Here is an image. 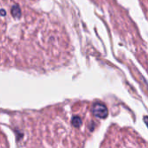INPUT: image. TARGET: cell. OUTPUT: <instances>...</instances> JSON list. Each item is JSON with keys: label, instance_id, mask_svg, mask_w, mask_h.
<instances>
[{"label": "cell", "instance_id": "1", "mask_svg": "<svg viewBox=\"0 0 148 148\" xmlns=\"http://www.w3.org/2000/svg\"><path fill=\"white\" fill-rule=\"evenodd\" d=\"M93 113L96 117H98L100 119H105L108 114L107 107L102 103L95 104L93 107Z\"/></svg>", "mask_w": 148, "mask_h": 148}, {"label": "cell", "instance_id": "2", "mask_svg": "<svg viewBox=\"0 0 148 148\" xmlns=\"http://www.w3.org/2000/svg\"><path fill=\"white\" fill-rule=\"evenodd\" d=\"M72 123H73V125H74L75 127H80V126L82 125V121H81V119H80V118L76 117V118H74V120H73Z\"/></svg>", "mask_w": 148, "mask_h": 148}, {"label": "cell", "instance_id": "3", "mask_svg": "<svg viewBox=\"0 0 148 148\" xmlns=\"http://www.w3.org/2000/svg\"><path fill=\"white\" fill-rule=\"evenodd\" d=\"M144 120H145V123L147 125V127H148V117H145V118H144Z\"/></svg>", "mask_w": 148, "mask_h": 148}]
</instances>
